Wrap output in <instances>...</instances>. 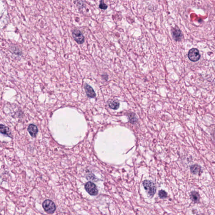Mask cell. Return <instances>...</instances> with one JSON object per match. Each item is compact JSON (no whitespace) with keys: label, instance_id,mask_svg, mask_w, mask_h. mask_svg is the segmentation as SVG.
<instances>
[{"label":"cell","instance_id":"obj_1","mask_svg":"<svg viewBox=\"0 0 215 215\" xmlns=\"http://www.w3.org/2000/svg\"><path fill=\"white\" fill-rule=\"evenodd\" d=\"M43 207L45 211L50 214H53L56 209L55 205L52 201L49 200L44 201L43 204Z\"/></svg>","mask_w":215,"mask_h":215},{"label":"cell","instance_id":"obj_2","mask_svg":"<svg viewBox=\"0 0 215 215\" xmlns=\"http://www.w3.org/2000/svg\"><path fill=\"white\" fill-rule=\"evenodd\" d=\"M143 185L144 188L150 195H154L156 192V186L153 182L148 180H145L143 181Z\"/></svg>","mask_w":215,"mask_h":215},{"label":"cell","instance_id":"obj_3","mask_svg":"<svg viewBox=\"0 0 215 215\" xmlns=\"http://www.w3.org/2000/svg\"><path fill=\"white\" fill-rule=\"evenodd\" d=\"M73 38L74 41L79 44H82L84 41V37L83 34L79 29H75L72 33Z\"/></svg>","mask_w":215,"mask_h":215},{"label":"cell","instance_id":"obj_4","mask_svg":"<svg viewBox=\"0 0 215 215\" xmlns=\"http://www.w3.org/2000/svg\"><path fill=\"white\" fill-rule=\"evenodd\" d=\"M85 188L86 191L90 195H96L98 194V190L95 184L89 181L86 184Z\"/></svg>","mask_w":215,"mask_h":215},{"label":"cell","instance_id":"obj_5","mask_svg":"<svg viewBox=\"0 0 215 215\" xmlns=\"http://www.w3.org/2000/svg\"><path fill=\"white\" fill-rule=\"evenodd\" d=\"M188 56L189 60L193 62L198 61L201 58V55L199 51L196 49H192L189 50Z\"/></svg>","mask_w":215,"mask_h":215},{"label":"cell","instance_id":"obj_6","mask_svg":"<svg viewBox=\"0 0 215 215\" xmlns=\"http://www.w3.org/2000/svg\"><path fill=\"white\" fill-rule=\"evenodd\" d=\"M171 32L173 38L175 41H180L182 40L183 37V34L178 27H175L172 28Z\"/></svg>","mask_w":215,"mask_h":215},{"label":"cell","instance_id":"obj_7","mask_svg":"<svg viewBox=\"0 0 215 215\" xmlns=\"http://www.w3.org/2000/svg\"><path fill=\"white\" fill-rule=\"evenodd\" d=\"M84 90L87 97L90 98H95L96 96V93L90 85L85 84L84 86Z\"/></svg>","mask_w":215,"mask_h":215},{"label":"cell","instance_id":"obj_8","mask_svg":"<svg viewBox=\"0 0 215 215\" xmlns=\"http://www.w3.org/2000/svg\"><path fill=\"white\" fill-rule=\"evenodd\" d=\"M28 131L32 137H35L38 132V127L34 124H30L28 126Z\"/></svg>","mask_w":215,"mask_h":215},{"label":"cell","instance_id":"obj_9","mask_svg":"<svg viewBox=\"0 0 215 215\" xmlns=\"http://www.w3.org/2000/svg\"><path fill=\"white\" fill-rule=\"evenodd\" d=\"M108 104L110 108L114 110H117L119 107V102L115 100H110L108 101Z\"/></svg>","mask_w":215,"mask_h":215},{"label":"cell","instance_id":"obj_10","mask_svg":"<svg viewBox=\"0 0 215 215\" xmlns=\"http://www.w3.org/2000/svg\"><path fill=\"white\" fill-rule=\"evenodd\" d=\"M190 169L191 173L194 174H199L201 172V167L198 164L191 166Z\"/></svg>","mask_w":215,"mask_h":215},{"label":"cell","instance_id":"obj_11","mask_svg":"<svg viewBox=\"0 0 215 215\" xmlns=\"http://www.w3.org/2000/svg\"><path fill=\"white\" fill-rule=\"evenodd\" d=\"M190 198L192 201L195 203H198L200 201V195L196 191H192L190 194Z\"/></svg>","mask_w":215,"mask_h":215},{"label":"cell","instance_id":"obj_12","mask_svg":"<svg viewBox=\"0 0 215 215\" xmlns=\"http://www.w3.org/2000/svg\"><path fill=\"white\" fill-rule=\"evenodd\" d=\"M0 131H1V133L4 134V135H6L9 137H11V133L8 127L5 125L1 124Z\"/></svg>","mask_w":215,"mask_h":215},{"label":"cell","instance_id":"obj_13","mask_svg":"<svg viewBox=\"0 0 215 215\" xmlns=\"http://www.w3.org/2000/svg\"><path fill=\"white\" fill-rule=\"evenodd\" d=\"M128 116L129 120L131 124H134L137 122V119L135 114L133 113H129Z\"/></svg>","mask_w":215,"mask_h":215},{"label":"cell","instance_id":"obj_14","mask_svg":"<svg viewBox=\"0 0 215 215\" xmlns=\"http://www.w3.org/2000/svg\"><path fill=\"white\" fill-rule=\"evenodd\" d=\"M76 5L79 9L84 8L85 6L84 0H76Z\"/></svg>","mask_w":215,"mask_h":215},{"label":"cell","instance_id":"obj_15","mask_svg":"<svg viewBox=\"0 0 215 215\" xmlns=\"http://www.w3.org/2000/svg\"><path fill=\"white\" fill-rule=\"evenodd\" d=\"M99 8L101 9L106 10L107 9L108 6L104 2V0H101L100 4L99 6Z\"/></svg>","mask_w":215,"mask_h":215},{"label":"cell","instance_id":"obj_16","mask_svg":"<svg viewBox=\"0 0 215 215\" xmlns=\"http://www.w3.org/2000/svg\"><path fill=\"white\" fill-rule=\"evenodd\" d=\"M159 196L161 198H165L167 196V193L164 190H160L159 193Z\"/></svg>","mask_w":215,"mask_h":215}]
</instances>
